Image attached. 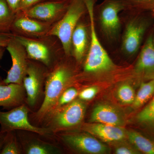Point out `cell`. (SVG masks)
I'll list each match as a JSON object with an SVG mask.
<instances>
[{
    "label": "cell",
    "mask_w": 154,
    "mask_h": 154,
    "mask_svg": "<svg viewBox=\"0 0 154 154\" xmlns=\"http://www.w3.org/2000/svg\"><path fill=\"white\" fill-rule=\"evenodd\" d=\"M90 19L91 42L86 57L84 71L89 73L105 72L111 71L114 64L99 41L94 19V5L96 0H84Z\"/></svg>",
    "instance_id": "1"
},
{
    "label": "cell",
    "mask_w": 154,
    "mask_h": 154,
    "mask_svg": "<svg viewBox=\"0 0 154 154\" xmlns=\"http://www.w3.org/2000/svg\"><path fill=\"white\" fill-rule=\"evenodd\" d=\"M13 131L7 132L5 140L0 151L1 154H19L21 153Z\"/></svg>",
    "instance_id": "24"
},
{
    "label": "cell",
    "mask_w": 154,
    "mask_h": 154,
    "mask_svg": "<svg viewBox=\"0 0 154 154\" xmlns=\"http://www.w3.org/2000/svg\"><path fill=\"white\" fill-rule=\"evenodd\" d=\"M9 8L15 14H17L20 11V4L21 0H5Z\"/></svg>",
    "instance_id": "30"
},
{
    "label": "cell",
    "mask_w": 154,
    "mask_h": 154,
    "mask_svg": "<svg viewBox=\"0 0 154 154\" xmlns=\"http://www.w3.org/2000/svg\"><path fill=\"white\" fill-rule=\"evenodd\" d=\"M72 77L71 71L63 64L58 63L49 73L45 82L44 100L36 114L37 119L41 120L51 113Z\"/></svg>",
    "instance_id": "2"
},
{
    "label": "cell",
    "mask_w": 154,
    "mask_h": 154,
    "mask_svg": "<svg viewBox=\"0 0 154 154\" xmlns=\"http://www.w3.org/2000/svg\"><path fill=\"white\" fill-rule=\"evenodd\" d=\"M16 15L10 8L5 0H0V33H11Z\"/></svg>",
    "instance_id": "20"
},
{
    "label": "cell",
    "mask_w": 154,
    "mask_h": 154,
    "mask_svg": "<svg viewBox=\"0 0 154 154\" xmlns=\"http://www.w3.org/2000/svg\"><path fill=\"white\" fill-rule=\"evenodd\" d=\"M99 91V89L96 87H89L84 89L79 94V97L83 101H89L93 99Z\"/></svg>",
    "instance_id": "27"
},
{
    "label": "cell",
    "mask_w": 154,
    "mask_h": 154,
    "mask_svg": "<svg viewBox=\"0 0 154 154\" xmlns=\"http://www.w3.org/2000/svg\"><path fill=\"white\" fill-rule=\"evenodd\" d=\"M6 48L11 55L12 65L3 82L6 85L11 83L22 85L29 64L26 51L13 35Z\"/></svg>",
    "instance_id": "6"
},
{
    "label": "cell",
    "mask_w": 154,
    "mask_h": 154,
    "mask_svg": "<svg viewBox=\"0 0 154 154\" xmlns=\"http://www.w3.org/2000/svg\"><path fill=\"white\" fill-rule=\"evenodd\" d=\"M88 30L85 24L79 23L72 36V46L77 61L81 62L85 56L88 46Z\"/></svg>",
    "instance_id": "18"
},
{
    "label": "cell",
    "mask_w": 154,
    "mask_h": 154,
    "mask_svg": "<svg viewBox=\"0 0 154 154\" xmlns=\"http://www.w3.org/2000/svg\"><path fill=\"white\" fill-rule=\"evenodd\" d=\"M154 94V79L142 83L133 103L134 107L137 108L141 107Z\"/></svg>",
    "instance_id": "21"
},
{
    "label": "cell",
    "mask_w": 154,
    "mask_h": 154,
    "mask_svg": "<svg viewBox=\"0 0 154 154\" xmlns=\"http://www.w3.org/2000/svg\"><path fill=\"white\" fill-rule=\"evenodd\" d=\"M63 140L69 146L80 152L103 154L107 153L108 151L105 144L86 134L64 135Z\"/></svg>",
    "instance_id": "10"
},
{
    "label": "cell",
    "mask_w": 154,
    "mask_h": 154,
    "mask_svg": "<svg viewBox=\"0 0 154 154\" xmlns=\"http://www.w3.org/2000/svg\"><path fill=\"white\" fill-rule=\"evenodd\" d=\"M126 3L127 9H131L133 7L138 5L139 3L150 2L153 0H124Z\"/></svg>",
    "instance_id": "32"
},
{
    "label": "cell",
    "mask_w": 154,
    "mask_h": 154,
    "mask_svg": "<svg viewBox=\"0 0 154 154\" xmlns=\"http://www.w3.org/2000/svg\"><path fill=\"white\" fill-rule=\"evenodd\" d=\"M12 36V33H0V46L6 48Z\"/></svg>",
    "instance_id": "31"
},
{
    "label": "cell",
    "mask_w": 154,
    "mask_h": 154,
    "mask_svg": "<svg viewBox=\"0 0 154 154\" xmlns=\"http://www.w3.org/2000/svg\"><path fill=\"white\" fill-rule=\"evenodd\" d=\"M52 25L25 16L20 12L16 14L11 32L15 35L31 38L46 37Z\"/></svg>",
    "instance_id": "9"
},
{
    "label": "cell",
    "mask_w": 154,
    "mask_h": 154,
    "mask_svg": "<svg viewBox=\"0 0 154 154\" xmlns=\"http://www.w3.org/2000/svg\"><path fill=\"white\" fill-rule=\"evenodd\" d=\"M127 9L124 0H105L99 6L100 22L104 33L113 37L120 29L119 13Z\"/></svg>",
    "instance_id": "7"
},
{
    "label": "cell",
    "mask_w": 154,
    "mask_h": 154,
    "mask_svg": "<svg viewBox=\"0 0 154 154\" xmlns=\"http://www.w3.org/2000/svg\"><path fill=\"white\" fill-rule=\"evenodd\" d=\"M153 14H154V8H153Z\"/></svg>",
    "instance_id": "35"
},
{
    "label": "cell",
    "mask_w": 154,
    "mask_h": 154,
    "mask_svg": "<svg viewBox=\"0 0 154 154\" xmlns=\"http://www.w3.org/2000/svg\"><path fill=\"white\" fill-rule=\"evenodd\" d=\"M23 85H6L0 80V106L7 108L15 107L22 105L25 99Z\"/></svg>",
    "instance_id": "16"
},
{
    "label": "cell",
    "mask_w": 154,
    "mask_h": 154,
    "mask_svg": "<svg viewBox=\"0 0 154 154\" xmlns=\"http://www.w3.org/2000/svg\"><path fill=\"white\" fill-rule=\"evenodd\" d=\"M71 0H45L20 13L25 16L53 25L65 14Z\"/></svg>",
    "instance_id": "5"
},
{
    "label": "cell",
    "mask_w": 154,
    "mask_h": 154,
    "mask_svg": "<svg viewBox=\"0 0 154 154\" xmlns=\"http://www.w3.org/2000/svg\"><path fill=\"white\" fill-rule=\"evenodd\" d=\"M83 129L107 142L119 141L126 137L127 131L121 126L99 123L85 124Z\"/></svg>",
    "instance_id": "15"
},
{
    "label": "cell",
    "mask_w": 154,
    "mask_h": 154,
    "mask_svg": "<svg viewBox=\"0 0 154 154\" xmlns=\"http://www.w3.org/2000/svg\"><path fill=\"white\" fill-rule=\"evenodd\" d=\"M5 48L0 46V60L2 58Z\"/></svg>",
    "instance_id": "34"
},
{
    "label": "cell",
    "mask_w": 154,
    "mask_h": 154,
    "mask_svg": "<svg viewBox=\"0 0 154 154\" xmlns=\"http://www.w3.org/2000/svg\"><path fill=\"white\" fill-rule=\"evenodd\" d=\"M13 36L23 45L28 58L49 66L51 63V51L48 45L36 38L20 35Z\"/></svg>",
    "instance_id": "11"
},
{
    "label": "cell",
    "mask_w": 154,
    "mask_h": 154,
    "mask_svg": "<svg viewBox=\"0 0 154 154\" xmlns=\"http://www.w3.org/2000/svg\"><path fill=\"white\" fill-rule=\"evenodd\" d=\"M25 152L28 154H58L59 149L55 146L39 142H33L27 146Z\"/></svg>",
    "instance_id": "22"
},
{
    "label": "cell",
    "mask_w": 154,
    "mask_h": 154,
    "mask_svg": "<svg viewBox=\"0 0 154 154\" xmlns=\"http://www.w3.org/2000/svg\"><path fill=\"white\" fill-rule=\"evenodd\" d=\"M131 143L139 151L146 154H154V142L134 131L127 132Z\"/></svg>",
    "instance_id": "19"
},
{
    "label": "cell",
    "mask_w": 154,
    "mask_h": 154,
    "mask_svg": "<svg viewBox=\"0 0 154 154\" xmlns=\"http://www.w3.org/2000/svg\"><path fill=\"white\" fill-rule=\"evenodd\" d=\"M136 72L146 80L154 79V45L152 37H149L138 58L135 67Z\"/></svg>",
    "instance_id": "14"
},
{
    "label": "cell",
    "mask_w": 154,
    "mask_h": 154,
    "mask_svg": "<svg viewBox=\"0 0 154 154\" xmlns=\"http://www.w3.org/2000/svg\"><path fill=\"white\" fill-rule=\"evenodd\" d=\"M7 134V132H3L2 131L0 132V151H1L4 142H5V140Z\"/></svg>",
    "instance_id": "33"
},
{
    "label": "cell",
    "mask_w": 154,
    "mask_h": 154,
    "mask_svg": "<svg viewBox=\"0 0 154 154\" xmlns=\"http://www.w3.org/2000/svg\"><path fill=\"white\" fill-rule=\"evenodd\" d=\"M44 1L45 0H21L19 12L27 10Z\"/></svg>",
    "instance_id": "28"
},
{
    "label": "cell",
    "mask_w": 154,
    "mask_h": 154,
    "mask_svg": "<svg viewBox=\"0 0 154 154\" xmlns=\"http://www.w3.org/2000/svg\"><path fill=\"white\" fill-rule=\"evenodd\" d=\"M137 119L142 124L154 126V97L148 105L138 113Z\"/></svg>",
    "instance_id": "23"
},
{
    "label": "cell",
    "mask_w": 154,
    "mask_h": 154,
    "mask_svg": "<svg viewBox=\"0 0 154 154\" xmlns=\"http://www.w3.org/2000/svg\"><path fill=\"white\" fill-rule=\"evenodd\" d=\"M88 12L84 0H71L67 10L58 22L52 25L47 36L58 38L65 54L71 52L72 36L80 19Z\"/></svg>",
    "instance_id": "3"
},
{
    "label": "cell",
    "mask_w": 154,
    "mask_h": 154,
    "mask_svg": "<svg viewBox=\"0 0 154 154\" xmlns=\"http://www.w3.org/2000/svg\"><path fill=\"white\" fill-rule=\"evenodd\" d=\"M145 30L144 24L138 20H131L127 24L122 44V49L125 53L132 55L137 51Z\"/></svg>",
    "instance_id": "13"
},
{
    "label": "cell",
    "mask_w": 154,
    "mask_h": 154,
    "mask_svg": "<svg viewBox=\"0 0 154 154\" xmlns=\"http://www.w3.org/2000/svg\"><path fill=\"white\" fill-rule=\"evenodd\" d=\"M117 96L120 102L125 104H133L136 94L134 89L129 84H124L118 88Z\"/></svg>",
    "instance_id": "25"
},
{
    "label": "cell",
    "mask_w": 154,
    "mask_h": 154,
    "mask_svg": "<svg viewBox=\"0 0 154 154\" xmlns=\"http://www.w3.org/2000/svg\"><path fill=\"white\" fill-rule=\"evenodd\" d=\"M78 95V91L74 88H66L62 94L51 113L73 101Z\"/></svg>",
    "instance_id": "26"
},
{
    "label": "cell",
    "mask_w": 154,
    "mask_h": 154,
    "mask_svg": "<svg viewBox=\"0 0 154 154\" xmlns=\"http://www.w3.org/2000/svg\"><path fill=\"white\" fill-rule=\"evenodd\" d=\"M29 110L24 105L14 107L8 112L0 111L1 131L9 132L17 130L27 131L42 136L48 135L50 131L45 128L37 127L28 120Z\"/></svg>",
    "instance_id": "4"
},
{
    "label": "cell",
    "mask_w": 154,
    "mask_h": 154,
    "mask_svg": "<svg viewBox=\"0 0 154 154\" xmlns=\"http://www.w3.org/2000/svg\"><path fill=\"white\" fill-rule=\"evenodd\" d=\"M115 152L116 154H135L137 152L131 148L127 146H121L115 149Z\"/></svg>",
    "instance_id": "29"
},
{
    "label": "cell",
    "mask_w": 154,
    "mask_h": 154,
    "mask_svg": "<svg viewBox=\"0 0 154 154\" xmlns=\"http://www.w3.org/2000/svg\"><path fill=\"white\" fill-rule=\"evenodd\" d=\"M90 121L115 126H121L124 123L123 117L114 107L107 104H99L94 108Z\"/></svg>",
    "instance_id": "17"
},
{
    "label": "cell",
    "mask_w": 154,
    "mask_h": 154,
    "mask_svg": "<svg viewBox=\"0 0 154 154\" xmlns=\"http://www.w3.org/2000/svg\"><path fill=\"white\" fill-rule=\"evenodd\" d=\"M153 43H154V39H153Z\"/></svg>",
    "instance_id": "36"
},
{
    "label": "cell",
    "mask_w": 154,
    "mask_h": 154,
    "mask_svg": "<svg viewBox=\"0 0 154 154\" xmlns=\"http://www.w3.org/2000/svg\"><path fill=\"white\" fill-rule=\"evenodd\" d=\"M42 73L39 68L29 63L27 74L23 80V85L27 96V102L30 106L36 104L41 92Z\"/></svg>",
    "instance_id": "12"
},
{
    "label": "cell",
    "mask_w": 154,
    "mask_h": 154,
    "mask_svg": "<svg viewBox=\"0 0 154 154\" xmlns=\"http://www.w3.org/2000/svg\"><path fill=\"white\" fill-rule=\"evenodd\" d=\"M86 110L85 104L82 101L74 100L52 113L53 127L58 130L79 125L84 119Z\"/></svg>",
    "instance_id": "8"
}]
</instances>
